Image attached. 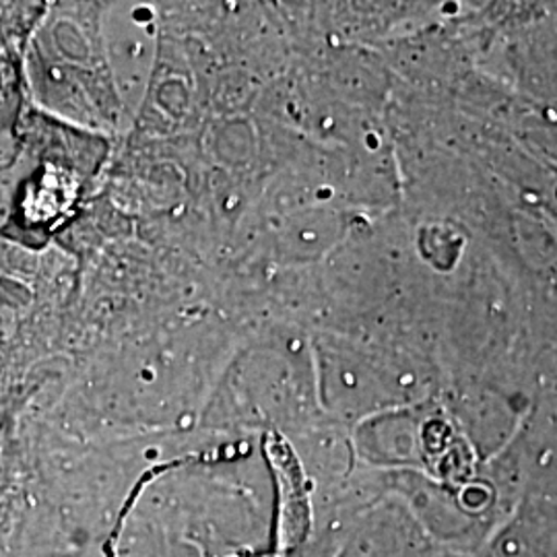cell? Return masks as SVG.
I'll use <instances>...</instances> for the list:
<instances>
[{
    "instance_id": "6da1fadb",
    "label": "cell",
    "mask_w": 557,
    "mask_h": 557,
    "mask_svg": "<svg viewBox=\"0 0 557 557\" xmlns=\"http://www.w3.org/2000/svg\"><path fill=\"white\" fill-rule=\"evenodd\" d=\"M479 557H557V504L520 499Z\"/></svg>"
}]
</instances>
